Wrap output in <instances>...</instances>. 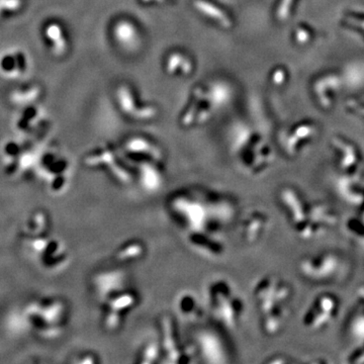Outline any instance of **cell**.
Listing matches in <instances>:
<instances>
[{"mask_svg": "<svg viewBox=\"0 0 364 364\" xmlns=\"http://www.w3.org/2000/svg\"><path fill=\"white\" fill-rule=\"evenodd\" d=\"M172 217L191 232H213L222 234L223 229L234 221L236 203L230 196L215 191L181 189L168 198Z\"/></svg>", "mask_w": 364, "mask_h": 364, "instance_id": "1", "label": "cell"}, {"mask_svg": "<svg viewBox=\"0 0 364 364\" xmlns=\"http://www.w3.org/2000/svg\"><path fill=\"white\" fill-rule=\"evenodd\" d=\"M252 296L261 330L268 337L277 336L284 331L291 314L293 287L279 275H264L254 284Z\"/></svg>", "mask_w": 364, "mask_h": 364, "instance_id": "2", "label": "cell"}, {"mask_svg": "<svg viewBox=\"0 0 364 364\" xmlns=\"http://www.w3.org/2000/svg\"><path fill=\"white\" fill-rule=\"evenodd\" d=\"M277 200L294 231L303 240L324 235L336 222V213L324 203H310L298 189L282 186Z\"/></svg>", "mask_w": 364, "mask_h": 364, "instance_id": "3", "label": "cell"}, {"mask_svg": "<svg viewBox=\"0 0 364 364\" xmlns=\"http://www.w3.org/2000/svg\"><path fill=\"white\" fill-rule=\"evenodd\" d=\"M203 299L205 309L218 324L227 330L240 327L245 301L231 280L222 277L208 280Z\"/></svg>", "mask_w": 364, "mask_h": 364, "instance_id": "4", "label": "cell"}, {"mask_svg": "<svg viewBox=\"0 0 364 364\" xmlns=\"http://www.w3.org/2000/svg\"><path fill=\"white\" fill-rule=\"evenodd\" d=\"M68 306L63 299L40 296L23 306L21 320L28 330L43 339H56L65 331Z\"/></svg>", "mask_w": 364, "mask_h": 364, "instance_id": "5", "label": "cell"}, {"mask_svg": "<svg viewBox=\"0 0 364 364\" xmlns=\"http://www.w3.org/2000/svg\"><path fill=\"white\" fill-rule=\"evenodd\" d=\"M26 239V247L41 268L47 272H61L70 263V254L64 242L50 235Z\"/></svg>", "mask_w": 364, "mask_h": 364, "instance_id": "6", "label": "cell"}, {"mask_svg": "<svg viewBox=\"0 0 364 364\" xmlns=\"http://www.w3.org/2000/svg\"><path fill=\"white\" fill-rule=\"evenodd\" d=\"M346 267L343 258L334 252H321L306 255L298 263L301 277L316 284L338 279Z\"/></svg>", "mask_w": 364, "mask_h": 364, "instance_id": "7", "label": "cell"}, {"mask_svg": "<svg viewBox=\"0 0 364 364\" xmlns=\"http://www.w3.org/2000/svg\"><path fill=\"white\" fill-rule=\"evenodd\" d=\"M102 303V326L107 332H117L124 318L139 305L140 296L133 287H126L100 301Z\"/></svg>", "mask_w": 364, "mask_h": 364, "instance_id": "8", "label": "cell"}, {"mask_svg": "<svg viewBox=\"0 0 364 364\" xmlns=\"http://www.w3.org/2000/svg\"><path fill=\"white\" fill-rule=\"evenodd\" d=\"M159 327V339L162 348L161 363L170 364L193 363L196 358L191 344L182 343L173 318L168 315L161 316Z\"/></svg>", "mask_w": 364, "mask_h": 364, "instance_id": "9", "label": "cell"}, {"mask_svg": "<svg viewBox=\"0 0 364 364\" xmlns=\"http://www.w3.org/2000/svg\"><path fill=\"white\" fill-rule=\"evenodd\" d=\"M339 299L333 294H320L309 304L301 317V324L310 332L325 330L338 315Z\"/></svg>", "mask_w": 364, "mask_h": 364, "instance_id": "10", "label": "cell"}, {"mask_svg": "<svg viewBox=\"0 0 364 364\" xmlns=\"http://www.w3.org/2000/svg\"><path fill=\"white\" fill-rule=\"evenodd\" d=\"M191 344L195 358L205 363H229V350L219 333L203 329L193 335Z\"/></svg>", "mask_w": 364, "mask_h": 364, "instance_id": "11", "label": "cell"}, {"mask_svg": "<svg viewBox=\"0 0 364 364\" xmlns=\"http://www.w3.org/2000/svg\"><path fill=\"white\" fill-rule=\"evenodd\" d=\"M331 145L336 157L337 166L344 176L358 177L363 161L358 146L341 136H333Z\"/></svg>", "mask_w": 364, "mask_h": 364, "instance_id": "12", "label": "cell"}, {"mask_svg": "<svg viewBox=\"0 0 364 364\" xmlns=\"http://www.w3.org/2000/svg\"><path fill=\"white\" fill-rule=\"evenodd\" d=\"M189 248L207 259H219L226 254L227 244L222 234L213 232H191L186 233Z\"/></svg>", "mask_w": 364, "mask_h": 364, "instance_id": "13", "label": "cell"}, {"mask_svg": "<svg viewBox=\"0 0 364 364\" xmlns=\"http://www.w3.org/2000/svg\"><path fill=\"white\" fill-rule=\"evenodd\" d=\"M272 227V219L265 210L253 208L243 215L240 221V236L247 244H255L262 240Z\"/></svg>", "mask_w": 364, "mask_h": 364, "instance_id": "14", "label": "cell"}, {"mask_svg": "<svg viewBox=\"0 0 364 364\" xmlns=\"http://www.w3.org/2000/svg\"><path fill=\"white\" fill-rule=\"evenodd\" d=\"M176 315L186 323H196L203 317L205 304L193 291H179L174 299Z\"/></svg>", "mask_w": 364, "mask_h": 364, "instance_id": "15", "label": "cell"}, {"mask_svg": "<svg viewBox=\"0 0 364 364\" xmlns=\"http://www.w3.org/2000/svg\"><path fill=\"white\" fill-rule=\"evenodd\" d=\"M128 287V277L123 269L105 270L93 279V287L100 301L114 291Z\"/></svg>", "mask_w": 364, "mask_h": 364, "instance_id": "16", "label": "cell"}, {"mask_svg": "<svg viewBox=\"0 0 364 364\" xmlns=\"http://www.w3.org/2000/svg\"><path fill=\"white\" fill-rule=\"evenodd\" d=\"M136 177L141 188L149 193H156L165 183L164 170L158 162H140L136 165Z\"/></svg>", "mask_w": 364, "mask_h": 364, "instance_id": "17", "label": "cell"}, {"mask_svg": "<svg viewBox=\"0 0 364 364\" xmlns=\"http://www.w3.org/2000/svg\"><path fill=\"white\" fill-rule=\"evenodd\" d=\"M342 86L343 80L341 76L336 73L329 74L318 80L317 85H315V92L317 93L318 102L324 109L333 107Z\"/></svg>", "mask_w": 364, "mask_h": 364, "instance_id": "18", "label": "cell"}, {"mask_svg": "<svg viewBox=\"0 0 364 364\" xmlns=\"http://www.w3.org/2000/svg\"><path fill=\"white\" fill-rule=\"evenodd\" d=\"M147 245L140 239H131L122 243L114 251V259L119 264H133L147 255Z\"/></svg>", "mask_w": 364, "mask_h": 364, "instance_id": "19", "label": "cell"}, {"mask_svg": "<svg viewBox=\"0 0 364 364\" xmlns=\"http://www.w3.org/2000/svg\"><path fill=\"white\" fill-rule=\"evenodd\" d=\"M50 228V218L47 213L42 210H33L26 218L23 226V236L25 238L47 235Z\"/></svg>", "mask_w": 364, "mask_h": 364, "instance_id": "20", "label": "cell"}, {"mask_svg": "<svg viewBox=\"0 0 364 364\" xmlns=\"http://www.w3.org/2000/svg\"><path fill=\"white\" fill-rule=\"evenodd\" d=\"M162 348L159 336L149 337L144 340L136 354V363L153 364L161 363Z\"/></svg>", "mask_w": 364, "mask_h": 364, "instance_id": "21", "label": "cell"}, {"mask_svg": "<svg viewBox=\"0 0 364 364\" xmlns=\"http://www.w3.org/2000/svg\"><path fill=\"white\" fill-rule=\"evenodd\" d=\"M316 132H317V129L311 124H303L296 129L287 142L286 149L289 155L296 156L299 152H301L304 144L310 142L316 135Z\"/></svg>", "mask_w": 364, "mask_h": 364, "instance_id": "22", "label": "cell"}, {"mask_svg": "<svg viewBox=\"0 0 364 364\" xmlns=\"http://www.w3.org/2000/svg\"><path fill=\"white\" fill-rule=\"evenodd\" d=\"M127 150L132 155H139L142 158H147V161L149 162L160 163L162 160L161 151L158 149L156 146H153L152 144L142 140V139L133 140L127 144Z\"/></svg>", "mask_w": 364, "mask_h": 364, "instance_id": "23", "label": "cell"}, {"mask_svg": "<svg viewBox=\"0 0 364 364\" xmlns=\"http://www.w3.org/2000/svg\"><path fill=\"white\" fill-rule=\"evenodd\" d=\"M342 26L364 40V9H348L341 18Z\"/></svg>", "mask_w": 364, "mask_h": 364, "instance_id": "24", "label": "cell"}, {"mask_svg": "<svg viewBox=\"0 0 364 364\" xmlns=\"http://www.w3.org/2000/svg\"><path fill=\"white\" fill-rule=\"evenodd\" d=\"M349 331L352 336L358 339V341H364V312L358 310V313L354 314L349 323Z\"/></svg>", "mask_w": 364, "mask_h": 364, "instance_id": "25", "label": "cell"}, {"mask_svg": "<svg viewBox=\"0 0 364 364\" xmlns=\"http://www.w3.org/2000/svg\"><path fill=\"white\" fill-rule=\"evenodd\" d=\"M345 107H346L349 114L364 119V100L350 98V100H347Z\"/></svg>", "mask_w": 364, "mask_h": 364, "instance_id": "26", "label": "cell"}, {"mask_svg": "<svg viewBox=\"0 0 364 364\" xmlns=\"http://www.w3.org/2000/svg\"><path fill=\"white\" fill-rule=\"evenodd\" d=\"M73 363H100L98 360V358L95 354L91 353V352H87V353H81L79 354L77 358L74 359Z\"/></svg>", "mask_w": 364, "mask_h": 364, "instance_id": "27", "label": "cell"}, {"mask_svg": "<svg viewBox=\"0 0 364 364\" xmlns=\"http://www.w3.org/2000/svg\"><path fill=\"white\" fill-rule=\"evenodd\" d=\"M363 347H359L350 355L349 363H364V341H363Z\"/></svg>", "mask_w": 364, "mask_h": 364, "instance_id": "28", "label": "cell"}, {"mask_svg": "<svg viewBox=\"0 0 364 364\" xmlns=\"http://www.w3.org/2000/svg\"><path fill=\"white\" fill-rule=\"evenodd\" d=\"M356 301H358V309L364 311V286L358 289L356 294Z\"/></svg>", "mask_w": 364, "mask_h": 364, "instance_id": "29", "label": "cell"}, {"mask_svg": "<svg viewBox=\"0 0 364 364\" xmlns=\"http://www.w3.org/2000/svg\"><path fill=\"white\" fill-rule=\"evenodd\" d=\"M289 363L287 359L284 358V355H274L272 358L267 359V363L279 364Z\"/></svg>", "mask_w": 364, "mask_h": 364, "instance_id": "30", "label": "cell"}]
</instances>
